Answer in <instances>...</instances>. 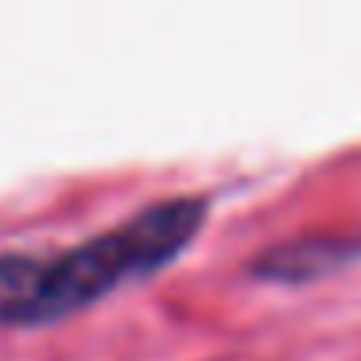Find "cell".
Wrapping results in <instances>:
<instances>
[{"mask_svg":"<svg viewBox=\"0 0 361 361\" xmlns=\"http://www.w3.org/2000/svg\"><path fill=\"white\" fill-rule=\"evenodd\" d=\"M357 257L361 241H350V237H295V241H280L257 252L249 260V276L268 283H307L338 272Z\"/></svg>","mask_w":361,"mask_h":361,"instance_id":"cell-2","label":"cell"},{"mask_svg":"<svg viewBox=\"0 0 361 361\" xmlns=\"http://www.w3.org/2000/svg\"><path fill=\"white\" fill-rule=\"evenodd\" d=\"M210 218V198L175 195L51 252H0V326H51L183 257Z\"/></svg>","mask_w":361,"mask_h":361,"instance_id":"cell-1","label":"cell"}]
</instances>
